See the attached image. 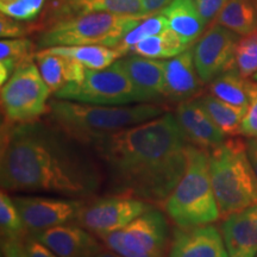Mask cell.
Segmentation results:
<instances>
[{"mask_svg":"<svg viewBox=\"0 0 257 257\" xmlns=\"http://www.w3.org/2000/svg\"><path fill=\"white\" fill-rule=\"evenodd\" d=\"M104 181L82 143L51 123H3L0 182L5 192H46L87 199Z\"/></svg>","mask_w":257,"mask_h":257,"instance_id":"1","label":"cell"},{"mask_svg":"<svg viewBox=\"0 0 257 257\" xmlns=\"http://www.w3.org/2000/svg\"><path fill=\"white\" fill-rule=\"evenodd\" d=\"M92 148L113 194L152 205L165 204L187 167V140L172 113L124 128Z\"/></svg>","mask_w":257,"mask_h":257,"instance_id":"2","label":"cell"},{"mask_svg":"<svg viewBox=\"0 0 257 257\" xmlns=\"http://www.w3.org/2000/svg\"><path fill=\"white\" fill-rule=\"evenodd\" d=\"M165 113L154 104L96 105L63 99L49 101L48 121L83 146L92 147L102 138Z\"/></svg>","mask_w":257,"mask_h":257,"instance_id":"3","label":"cell"},{"mask_svg":"<svg viewBox=\"0 0 257 257\" xmlns=\"http://www.w3.org/2000/svg\"><path fill=\"white\" fill-rule=\"evenodd\" d=\"M163 205L179 229H193L219 219L207 149L188 144L185 174Z\"/></svg>","mask_w":257,"mask_h":257,"instance_id":"4","label":"cell"},{"mask_svg":"<svg viewBox=\"0 0 257 257\" xmlns=\"http://www.w3.org/2000/svg\"><path fill=\"white\" fill-rule=\"evenodd\" d=\"M210 174L220 218L257 204V176L243 140L231 137L211 149Z\"/></svg>","mask_w":257,"mask_h":257,"instance_id":"5","label":"cell"},{"mask_svg":"<svg viewBox=\"0 0 257 257\" xmlns=\"http://www.w3.org/2000/svg\"><path fill=\"white\" fill-rule=\"evenodd\" d=\"M144 17L91 12L57 19L42 28L38 48L61 46H105L115 48Z\"/></svg>","mask_w":257,"mask_h":257,"instance_id":"6","label":"cell"},{"mask_svg":"<svg viewBox=\"0 0 257 257\" xmlns=\"http://www.w3.org/2000/svg\"><path fill=\"white\" fill-rule=\"evenodd\" d=\"M50 89L42 78L38 67L24 62L2 86V112L5 123L21 124L38 120L48 113Z\"/></svg>","mask_w":257,"mask_h":257,"instance_id":"7","label":"cell"},{"mask_svg":"<svg viewBox=\"0 0 257 257\" xmlns=\"http://www.w3.org/2000/svg\"><path fill=\"white\" fill-rule=\"evenodd\" d=\"M56 99L96 105H128L144 102L125 70L121 60L104 69H87L85 78L55 93Z\"/></svg>","mask_w":257,"mask_h":257,"instance_id":"8","label":"cell"},{"mask_svg":"<svg viewBox=\"0 0 257 257\" xmlns=\"http://www.w3.org/2000/svg\"><path fill=\"white\" fill-rule=\"evenodd\" d=\"M107 249L121 257H167L168 223L154 206L124 229L98 237Z\"/></svg>","mask_w":257,"mask_h":257,"instance_id":"9","label":"cell"},{"mask_svg":"<svg viewBox=\"0 0 257 257\" xmlns=\"http://www.w3.org/2000/svg\"><path fill=\"white\" fill-rule=\"evenodd\" d=\"M152 206V204L141 199L112 194L86 201L76 223L96 237H100L124 229Z\"/></svg>","mask_w":257,"mask_h":257,"instance_id":"10","label":"cell"},{"mask_svg":"<svg viewBox=\"0 0 257 257\" xmlns=\"http://www.w3.org/2000/svg\"><path fill=\"white\" fill-rule=\"evenodd\" d=\"M238 40L237 34L216 23L195 42L193 56L202 82H211L220 74L233 69Z\"/></svg>","mask_w":257,"mask_h":257,"instance_id":"11","label":"cell"},{"mask_svg":"<svg viewBox=\"0 0 257 257\" xmlns=\"http://www.w3.org/2000/svg\"><path fill=\"white\" fill-rule=\"evenodd\" d=\"M15 205L23 219L27 231L31 233L76 221L85 205L83 199L16 197Z\"/></svg>","mask_w":257,"mask_h":257,"instance_id":"12","label":"cell"},{"mask_svg":"<svg viewBox=\"0 0 257 257\" xmlns=\"http://www.w3.org/2000/svg\"><path fill=\"white\" fill-rule=\"evenodd\" d=\"M31 234L59 257H95L104 249L93 233L80 225H60Z\"/></svg>","mask_w":257,"mask_h":257,"instance_id":"13","label":"cell"},{"mask_svg":"<svg viewBox=\"0 0 257 257\" xmlns=\"http://www.w3.org/2000/svg\"><path fill=\"white\" fill-rule=\"evenodd\" d=\"M175 118L188 143L202 149H213L225 141V134L212 120L198 99L180 102Z\"/></svg>","mask_w":257,"mask_h":257,"instance_id":"14","label":"cell"},{"mask_svg":"<svg viewBox=\"0 0 257 257\" xmlns=\"http://www.w3.org/2000/svg\"><path fill=\"white\" fill-rule=\"evenodd\" d=\"M167 257H229L223 234L214 225L178 229Z\"/></svg>","mask_w":257,"mask_h":257,"instance_id":"15","label":"cell"},{"mask_svg":"<svg viewBox=\"0 0 257 257\" xmlns=\"http://www.w3.org/2000/svg\"><path fill=\"white\" fill-rule=\"evenodd\" d=\"M202 83L191 48L165 61V96L169 100L180 104L197 98L202 89Z\"/></svg>","mask_w":257,"mask_h":257,"instance_id":"16","label":"cell"},{"mask_svg":"<svg viewBox=\"0 0 257 257\" xmlns=\"http://www.w3.org/2000/svg\"><path fill=\"white\" fill-rule=\"evenodd\" d=\"M221 234L229 257H256L257 204L224 218Z\"/></svg>","mask_w":257,"mask_h":257,"instance_id":"17","label":"cell"},{"mask_svg":"<svg viewBox=\"0 0 257 257\" xmlns=\"http://www.w3.org/2000/svg\"><path fill=\"white\" fill-rule=\"evenodd\" d=\"M91 12H111L133 17L149 16L142 0H50L47 24L57 19Z\"/></svg>","mask_w":257,"mask_h":257,"instance_id":"18","label":"cell"},{"mask_svg":"<svg viewBox=\"0 0 257 257\" xmlns=\"http://www.w3.org/2000/svg\"><path fill=\"white\" fill-rule=\"evenodd\" d=\"M121 63L144 102L165 96V61L131 55L121 59Z\"/></svg>","mask_w":257,"mask_h":257,"instance_id":"19","label":"cell"},{"mask_svg":"<svg viewBox=\"0 0 257 257\" xmlns=\"http://www.w3.org/2000/svg\"><path fill=\"white\" fill-rule=\"evenodd\" d=\"M35 60L42 78L54 94L70 83H78L85 78V67L68 56L40 50L35 55Z\"/></svg>","mask_w":257,"mask_h":257,"instance_id":"20","label":"cell"},{"mask_svg":"<svg viewBox=\"0 0 257 257\" xmlns=\"http://www.w3.org/2000/svg\"><path fill=\"white\" fill-rule=\"evenodd\" d=\"M161 12L168 21V29L178 34L189 47L202 36L207 25L202 21L194 0H173Z\"/></svg>","mask_w":257,"mask_h":257,"instance_id":"21","label":"cell"},{"mask_svg":"<svg viewBox=\"0 0 257 257\" xmlns=\"http://www.w3.org/2000/svg\"><path fill=\"white\" fill-rule=\"evenodd\" d=\"M49 54L68 56L87 69H104L124 56L115 48L105 46H61L41 49Z\"/></svg>","mask_w":257,"mask_h":257,"instance_id":"22","label":"cell"},{"mask_svg":"<svg viewBox=\"0 0 257 257\" xmlns=\"http://www.w3.org/2000/svg\"><path fill=\"white\" fill-rule=\"evenodd\" d=\"M216 23L242 36L252 34L257 30L255 0H229L216 17Z\"/></svg>","mask_w":257,"mask_h":257,"instance_id":"23","label":"cell"},{"mask_svg":"<svg viewBox=\"0 0 257 257\" xmlns=\"http://www.w3.org/2000/svg\"><path fill=\"white\" fill-rule=\"evenodd\" d=\"M189 48L178 34L166 29L160 34L141 41L131 49V53L148 59H173Z\"/></svg>","mask_w":257,"mask_h":257,"instance_id":"24","label":"cell"},{"mask_svg":"<svg viewBox=\"0 0 257 257\" xmlns=\"http://www.w3.org/2000/svg\"><path fill=\"white\" fill-rule=\"evenodd\" d=\"M198 100L210 114L212 120L225 134V136H238L240 125L248 108L237 107L234 105L227 104L212 94L202 95Z\"/></svg>","mask_w":257,"mask_h":257,"instance_id":"25","label":"cell"},{"mask_svg":"<svg viewBox=\"0 0 257 257\" xmlns=\"http://www.w3.org/2000/svg\"><path fill=\"white\" fill-rule=\"evenodd\" d=\"M212 95L237 107L248 108L249 80L239 75L236 69H230L213 79L208 86Z\"/></svg>","mask_w":257,"mask_h":257,"instance_id":"26","label":"cell"},{"mask_svg":"<svg viewBox=\"0 0 257 257\" xmlns=\"http://www.w3.org/2000/svg\"><path fill=\"white\" fill-rule=\"evenodd\" d=\"M166 29H168V21L162 12L147 16L141 19L140 23L125 35L120 43L115 47V49L119 50L123 55H126L131 53V49L141 41L160 34Z\"/></svg>","mask_w":257,"mask_h":257,"instance_id":"27","label":"cell"},{"mask_svg":"<svg viewBox=\"0 0 257 257\" xmlns=\"http://www.w3.org/2000/svg\"><path fill=\"white\" fill-rule=\"evenodd\" d=\"M0 229L3 239L22 240L27 231L14 199L5 191L0 194Z\"/></svg>","mask_w":257,"mask_h":257,"instance_id":"28","label":"cell"},{"mask_svg":"<svg viewBox=\"0 0 257 257\" xmlns=\"http://www.w3.org/2000/svg\"><path fill=\"white\" fill-rule=\"evenodd\" d=\"M233 69L244 79L257 73V31L239 38L234 51Z\"/></svg>","mask_w":257,"mask_h":257,"instance_id":"29","label":"cell"},{"mask_svg":"<svg viewBox=\"0 0 257 257\" xmlns=\"http://www.w3.org/2000/svg\"><path fill=\"white\" fill-rule=\"evenodd\" d=\"M34 43L28 38H3L0 42V61L11 63L16 69L35 59Z\"/></svg>","mask_w":257,"mask_h":257,"instance_id":"30","label":"cell"},{"mask_svg":"<svg viewBox=\"0 0 257 257\" xmlns=\"http://www.w3.org/2000/svg\"><path fill=\"white\" fill-rule=\"evenodd\" d=\"M46 0H0L2 15L17 21L29 22L36 18L44 6Z\"/></svg>","mask_w":257,"mask_h":257,"instance_id":"31","label":"cell"},{"mask_svg":"<svg viewBox=\"0 0 257 257\" xmlns=\"http://www.w3.org/2000/svg\"><path fill=\"white\" fill-rule=\"evenodd\" d=\"M239 135L248 138L257 137V80H249V106Z\"/></svg>","mask_w":257,"mask_h":257,"instance_id":"32","label":"cell"},{"mask_svg":"<svg viewBox=\"0 0 257 257\" xmlns=\"http://www.w3.org/2000/svg\"><path fill=\"white\" fill-rule=\"evenodd\" d=\"M23 21L8 17V16H0V36L2 38H21L24 37L28 32H30L34 27L22 23Z\"/></svg>","mask_w":257,"mask_h":257,"instance_id":"33","label":"cell"},{"mask_svg":"<svg viewBox=\"0 0 257 257\" xmlns=\"http://www.w3.org/2000/svg\"><path fill=\"white\" fill-rule=\"evenodd\" d=\"M229 0H194L202 21L208 24L217 17Z\"/></svg>","mask_w":257,"mask_h":257,"instance_id":"34","label":"cell"},{"mask_svg":"<svg viewBox=\"0 0 257 257\" xmlns=\"http://www.w3.org/2000/svg\"><path fill=\"white\" fill-rule=\"evenodd\" d=\"M23 244L28 257H59L55 252L51 251L48 246L35 238H29Z\"/></svg>","mask_w":257,"mask_h":257,"instance_id":"35","label":"cell"},{"mask_svg":"<svg viewBox=\"0 0 257 257\" xmlns=\"http://www.w3.org/2000/svg\"><path fill=\"white\" fill-rule=\"evenodd\" d=\"M2 250L4 257H28L24 244L18 239H3Z\"/></svg>","mask_w":257,"mask_h":257,"instance_id":"36","label":"cell"},{"mask_svg":"<svg viewBox=\"0 0 257 257\" xmlns=\"http://www.w3.org/2000/svg\"><path fill=\"white\" fill-rule=\"evenodd\" d=\"M172 2L173 0H142L148 15H154L157 14V12H161Z\"/></svg>","mask_w":257,"mask_h":257,"instance_id":"37","label":"cell"},{"mask_svg":"<svg viewBox=\"0 0 257 257\" xmlns=\"http://www.w3.org/2000/svg\"><path fill=\"white\" fill-rule=\"evenodd\" d=\"M246 152H248V156L251 163L253 172L257 176V137L248 138L246 141Z\"/></svg>","mask_w":257,"mask_h":257,"instance_id":"38","label":"cell"},{"mask_svg":"<svg viewBox=\"0 0 257 257\" xmlns=\"http://www.w3.org/2000/svg\"><path fill=\"white\" fill-rule=\"evenodd\" d=\"M95 257H121L120 255H118V253H115L114 251H112V250H105L102 249L100 252L98 253Z\"/></svg>","mask_w":257,"mask_h":257,"instance_id":"39","label":"cell"},{"mask_svg":"<svg viewBox=\"0 0 257 257\" xmlns=\"http://www.w3.org/2000/svg\"><path fill=\"white\" fill-rule=\"evenodd\" d=\"M253 80H257V73L253 75Z\"/></svg>","mask_w":257,"mask_h":257,"instance_id":"40","label":"cell"},{"mask_svg":"<svg viewBox=\"0 0 257 257\" xmlns=\"http://www.w3.org/2000/svg\"><path fill=\"white\" fill-rule=\"evenodd\" d=\"M255 4H256V9H257V0H255Z\"/></svg>","mask_w":257,"mask_h":257,"instance_id":"41","label":"cell"},{"mask_svg":"<svg viewBox=\"0 0 257 257\" xmlns=\"http://www.w3.org/2000/svg\"><path fill=\"white\" fill-rule=\"evenodd\" d=\"M256 257H257V256H256Z\"/></svg>","mask_w":257,"mask_h":257,"instance_id":"42","label":"cell"}]
</instances>
